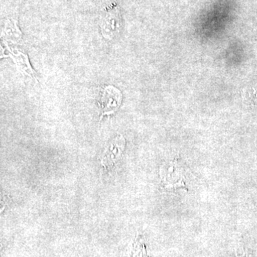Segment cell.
Instances as JSON below:
<instances>
[{
	"label": "cell",
	"instance_id": "obj_2",
	"mask_svg": "<svg viewBox=\"0 0 257 257\" xmlns=\"http://www.w3.org/2000/svg\"><path fill=\"white\" fill-rule=\"evenodd\" d=\"M124 147V140L122 137H116L110 144L103 157L101 163L104 167H111L121 156Z\"/></svg>",
	"mask_w": 257,
	"mask_h": 257
},
{
	"label": "cell",
	"instance_id": "obj_3",
	"mask_svg": "<svg viewBox=\"0 0 257 257\" xmlns=\"http://www.w3.org/2000/svg\"><path fill=\"white\" fill-rule=\"evenodd\" d=\"M118 18L117 15L113 14L106 15L101 25V32L104 37L106 38H112L115 33L117 32L116 25L118 26Z\"/></svg>",
	"mask_w": 257,
	"mask_h": 257
},
{
	"label": "cell",
	"instance_id": "obj_1",
	"mask_svg": "<svg viewBox=\"0 0 257 257\" xmlns=\"http://www.w3.org/2000/svg\"><path fill=\"white\" fill-rule=\"evenodd\" d=\"M121 99L122 96L121 92L116 88L113 86H108L104 88L101 93L99 101V105L102 111V116L113 114L117 110L121 104Z\"/></svg>",
	"mask_w": 257,
	"mask_h": 257
},
{
	"label": "cell",
	"instance_id": "obj_5",
	"mask_svg": "<svg viewBox=\"0 0 257 257\" xmlns=\"http://www.w3.org/2000/svg\"><path fill=\"white\" fill-rule=\"evenodd\" d=\"M5 35L13 42H20L21 40V32L19 30L15 22H11L8 20L5 25Z\"/></svg>",
	"mask_w": 257,
	"mask_h": 257
},
{
	"label": "cell",
	"instance_id": "obj_4",
	"mask_svg": "<svg viewBox=\"0 0 257 257\" xmlns=\"http://www.w3.org/2000/svg\"><path fill=\"white\" fill-rule=\"evenodd\" d=\"M13 59H14L15 63L19 69H20L22 72H25V74L33 77L34 79H36V73L33 70L31 65H30V62H29L28 56L22 52H19L18 54H12Z\"/></svg>",
	"mask_w": 257,
	"mask_h": 257
}]
</instances>
